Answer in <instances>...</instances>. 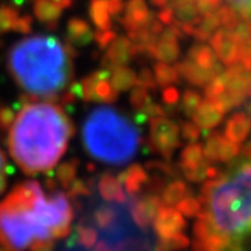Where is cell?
Returning <instances> with one entry per match:
<instances>
[{
	"instance_id": "cell-50",
	"label": "cell",
	"mask_w": 251,
	"mask_h": 251,
	"mask_svg": "<svg viewBox=\"0 0 251 251\" xmlns=\"http://www.w3.org/2000/svg\"><path fill=\"white\" fill-rule=\"evenodd\" d=\"M69 90L72 91L73 95H74L75 98L82 99V85H81V82H78V81H72Z\"/></svg>"
},
{
	"instance_id": "cell-30",
	"label": "cell",
	"mask_w": 251,
	"mask_h": 251,
	"mask_svg": "<svg viewBox=\"0 0 251 251\" xmlns=\"http://www.w3.org/2000/svg\"><path fill=\"white\" fill-rule=\"evenodd\" d=\"M117 218V211L115 208L109 205L99 206L95 209L94 212V222H95V226L105 230V229H109L112 227L115 222H116Z\"/></svg>"
},
{
	"instance_id": "cell-36",
	"label": "cell",
	"mask_w": 251,
	"mask_h": 251,
	"mask_svg": "<svg viewBox=\"0 0 251 251\" xmlns=\"http://www.w3.org/2000/svg\"><path fill=\"white\" fill-rule=\"evenodd\" d=\"M162 102H163L162 109L165 112V116L173 113L175 109L177 108V103H179V91H177V88L166 87L162 92Z\"/></svg>"
},
{
	"instance_id": "cell-37",
	"label": "cell",
	"mask_w": 251,
	"mask_h": 251,
	"mask_svg": "<svg viewBox=\"0 0 251 251\" xmlns=\"http://www.w3.org/2000/svg\"><path fill=\"white\" fill-rule=\"evenodd\" d=\"M77 240L80 242L81 246L90 249V247H94L97 244V240H98V233L94 227L91 226H87V225H80L78 229H77Z\"/></svg>"
},
{
	"instance_id": "cell-41",
	"label": "cell",
	"mask_w": 251,
	"mask_h": 251,
	"mask_svg": "<svg viewBox=\"0 0 251 251\" xmlns=\"http://www.w3.org/2000/svg\"><path fill=\"white\" fill-rule=\"evenodd\" d=\"M180 133L184 140H187L190 143H196L201 134V130L198 128V126L194 122H184V123H181Z\"/></svg>"
},
{
	"instance_id": "cell-21",
	"label": "cell",
	"mask_w": 251,
	"mask_h": 251,
	"mask_svg": "<svg viewBox=\"0 0 251 251\" xmlns=\"http://www.w3.org/2000/svg\"><path fill=\"white\" fill-rule=\"evenodd\" d=\"M34 14L38 21L45 24L46 28L54 29L59 25L63 7L52 0H34Z\"/></svg>"
},
{
	"instance_id": "cell-9",
	"label": "cell",
	"mask_w": 251,
	"mask_h": 251,
	"mask_svg": "<svg viewBox=\"0 0 251 251\" xmlns=\"http://www.w3.org/2000/svg\"><path fill=\"white\" fill-rule=\"evenodd\" d=\"M211 44L214 48V53L219 62L227 66H233L240 60L242 44L229 28H219L214 35L211 36Z\"/></svg>"
},
{
	"instance_id": "cell-6",
	"label": "cell",
	"mask_w": 251,
	"mask_h": 251,
	"mask_svg": "<svg viewBox=\"0 0 251 251\" xmlns=\"http://www.w3.org/2000/svg\"><path fill=\"white\" fill-rule=\"evenodd\" d=\"M194 251H233L234 239L218 230L205 209L193 226Z\"/></svg>"
},
{
	"instance_id": "cell-56",
	"label": "cell",
	"mask_w": 251,
	"mask_h": 251,
	"mask_svg": "<svg viewBox=\"0 0 251 251\" xmlns=\"http://www.w3.org/2000/svg\"><path fill=\"white\" fill-rule=\"evenodd\" d=\"M0 251H11L9 249H6V247H3V246H0Z\"/></svg>"
},
{
	"instance_id": "cell-58",
	"label": "cell",
	"mask_w": 251,
	"mask_h": 251,
	"mask_svg": "<svg viewBox=\"0 0 251 251\" xmlns=\"http://www.w3.org/2000/svg\"><path fill=\"white\" fill-rule=\"evenodd\" d=\"M161 251H162V250H161Z\"/></svg>"
},
{
	"instance_id": "cell-12",
	"label": "cell",
	"mask_w": 251,
	"mask_h": 251,
	"mask_svg": "<svg viewBox=\"0 0 251 251\" xmlns=\"http://www.w3.org/2000/svg\"><path fill=\"white\" fill-rule=\"evenodd\" d=\"M135 56V49L127 36H116L108 46L106 53L102 60V67L113 70L131 62Z\"/></svg>"
},
{
	"instance_id": "cell-47",
	"label": "cell",
	"mask_w": 251,
	"mask_h": 251,
	"mask_svg": "<svg viewBox=\"0 0 251 251\" xmlns=\"http://www.w3.org/2000/svg\"><path fill=\"white\" fill-rule=\"evenodd\" d=\"M158 20L161 21L162 24H166V25H172L173 23H175V11L172 7H163V9L159 11V14H158Z\"/></svg>"
},
{
	"instance_id": "cell-14",
	"label": "cell",
	"mask_w": 251,
	"mask_h": 251,
	"mask_svg": "<svg viewBox=\"0 0 251 251\" xmlns=\"http://www.w3.org/2000/svg\"><path fill=\"white\" fill-rule=\"evenodd\" d=\"M152 17L153 13L148 10L145 0H128L126 4V16L120 18V23L130 32L147 27Z\"/></svg>"
},
{
	"instance_id": "cell-44",
	"label": "cell",
	"mask_w": 251,
	"mask_h": 251,
	"mask_svg": "<svg viewBox=\"0 0 251 251\" xmlns=\"http://www.w3.org/2000/svg\"><path fill=\"white\" fill-rule=\"evenodd\" d=\"M197 6L198 13L201 14H211L215 13L221 7V0H194Z\"/></svg>"
},
{
	"instance_id": "cell-28",
	"label": "cell",
	"mask_w": 251,
	"mask_h": 251,
	"mask_svg": "<svg viewBox=\"0 0 251 251\" xmlns=\"http://www.w3.org/2000/svg\"><path fill=\"white\" fill-rule=\"evenodd\" d=\"M78 165H80L78 159H70V161L63 162L62 165H59V168L56 171V177L63 188L67 190L72 186L73 181L77 179Z\"/></svg>"
},
{
	"instance_id": "cell-15",
	"label": "cell",
	"mask_w": 251,
	"mask_h": 251,
	"mask_svg": "<svg viewBox=\"0 0 251 251\" xmlns=\"http://www.w3.org/2000/svg\"><path fill=\"white\" fill-rule=\"evenodd\" d=\"M226 81V91L242 95L244 98L251 95V70L242 63L233 64L227 72H224Z\"/></svg>"
},
{
	"instance_id": "cell-13",
	"label": "cell",
	"mask_w": 251,
	"mask_h": 251,
	"mask_svg": "<svg viewBox=\"0 0 251 251\" xmlns=\"http://www.w3.org/2000/svg\"><path fill=\"white\" fill-rule=\"evenodd\" d=\"M155 232L159 239H168L186 229V219L173 206H162L155 218Z\"/></svg>"
},
{
	"instance_id": "cell-57",
	"label": "cell",
	"mask_w": 251,
	"mask_h": 251,
	"mask_svg": "<svg viewBox=\"0 0 251 251\" xmlns=\"http://www.w3.org/2000/svg\"><path fill=\"white\" fill-rule=\"evenodd\" d=\"M247 234H251V230H250V232H249V233H247ZM244 236H246V234H244Z\"/></svg>"
},
{
	"instance_id": "cell-32",
	"label": "cell",
	"mask_w": 251,
	"mask_h": 251,
	"mask_svg": "<svg viewBox=\"0 0 251 251\" xmlns=\"http://www.w3.org/2000/svg\"><path fill=\"white\" fill-rule=\"evenodd\" d=\"M97 102L102 103H113L119 98V91L113 88V85L108 80H99L95 88Z\"/></svg>"
},
{
	"instance_id": "cell-46",
	"label": "cell",
	"mask_w": 251,
	"mask_h": 251,
	"mask_svg": "<svg viewBox=\"0 0 251 251\" xmlns=\"http://www.w3.org/2000/svg\"><path fill=\"white\" fill-rule=\"evenodd\" d=\"M7 158L3 153V151L0 150V194L6 190L7 186Z\"/></svg>"
},
{
	"instance_id": "cell-39",
	"label": "cell",
	"mask_w": 251,
	"mask_h": 251,
	"mask_svg": "<svg viewBox=\"0 0 251 251\" xmlns=\"http://www.w3.org/2000/svg\"><path fill=\"white\" fill-rule=\"evenodd\" d=\"M14 119H16V110L10 108L9 105L0 102V130L7 131L13 125Z\"/></svg>"
},
{
	"instance_id": "cell-33",
	"label": "cell",
	"mask_w": 251,
	"mask_h": 251,
	"mask_svg": "<svg viewBox=\"0 0 251 251\" xmlns=\"http://www.w3.org/2000/svg\"><path fill=\"white\" fill-rule=\"evenodd\" d=\"M201 102H202V98L200 92L194 90L184 91L183 98H181V112L187 117H193L198 106L201 105Z\"/></svg>"
},
{
	"instance_id": "cell-19",
	"label": "cell",
	"mask_w": 251,
	"mask_h": 251,
	"mask_svg": "<svg viewBox=\"0 0 251 251\" xmlns=\"http://www.w3.org/2000/svg\"><path fill=\"white\" fill-rule=\"evenodd\" d=\"M187 59L198 66L200 69L211 73L212 75H216L222 73V66L218 63V57L214 53V50L206 45H196L188 50Z\"/></svg>"
},
{
	"instance_id": "cell-52",
	"label": "cell",
	"mask_w": 251,
	"mask_h": 251,
	"mask_svg": "<svg viewBox=\"0 0 251 251\" xmlns=\"http://www.w3.org/2000/svg\"><path fill=\"white\" fill-rule=\"evenodd\" d=\"M52 1H54L56 4H59V6L63 7V9H69V7H72L73 3H74V0H52Z\"/></svg>"
},
{
	"instance_id": "cell-54",
	"label": "cell",
	"mask_w": 251,
	"mask_h": 251,
	"mask_svg": "<svg viewBox=\"0 0 251 251\" xmlns=\"http://www.w3.org/2000/svg\"><path fill=\"white\" fill-rule=\"evenodd\" d=\"M150 1H151L152 6H155V7H161V9L166 7L168 3H169V0H150Z\"/></svg>"
},
{
	"instance_id": "cell-18",
	"label": "cell",
	"mask_w": 251,
	"mask_h": 251,
	"mask_svg": "<svg viewBox=\"0 0 251 251\" xmlns=\"http://www.w3.org/2000/svg\"><path fill=\"white\" fill-rule=\"evenodd\" d=\"M251 131V116L246 112H237L229 117L225 126V137L236 144L247 140Z\"/></svg>"
},
{
	"instance_id": "cell-34",
	"label": "cell",
	"mask_w": 251,
	"mask_h": 251,
	"mask_svg": "<svg viewBox=\"0 0 251 251\" xmlns=\"http://www.w3.org/2000/svg\"><path fill=\"white\" fill-rule=\"evenodd\" d=\"M152 102V99L148 94V90H145L144 87L137 85L134 90L131 91V95H130V105L133 106L135 112H141L144 109L147 108L150 103Z\"/></svg>"
},
{
	"instance_id": "cell-49",
	"label": "cell",
	"mask_w": 251,
	"mask_h": 251,
	"mask_svg": "<svg viewBox=\"0 0 251 251\" xmlns=\"http://www.w3.org/2000/svg\"><path fill=\"white\" fill-rule=\"evenodd\" d=\"M54 244L52 240H39L31 243L29 251H53Z\"/></svg>"
},
{
	"instance_id": "cell-51",
	"label": "cell",
	"mask_w": 251,
	"mask_h": 251,
	"mask_svg": "<svg viewBox=\"0 0 251 251\" xmlns=\"http://www.w3.org/2000/svg\"><path fill=\"white\" fill-rule=\"evenodd\" d=\"M240 156H242V161L251 162V141L240 148Z\"/></svg>"
},
{
	"instance_id": "cell-45",
	"label": "cell",
	"mask_w": 251,
	"mask_h": 251,
	"mask_svg": "<svg viewBox=\"0 0 251 251\" xmlns=\"http://www.w3.org/2000/svg\"><path fill=\"white\" fill-rule=\"evenodd\" d=\"M31 31H32V17L29 14H25L23 17H18L16 27H14V32L29 34Z\"/></svg>"
},
{
	"instance_id": "cell-1",
	"label": "cell",
	"mask_w": 251,
	"mask_h": 251,
	"mask_svg": "<svg viewBox=\"0 0 251 251\" xmlns=\"http://www.w3.org/2000/svg\"><path fill=\"white\" fill-rule=\"evenodd\" d=\"M73 208L64 193L46 197L35 180L17 184L0 202V246L24 251L31 243L59 240L72 230Z\"/></svg>"
},
{
	"instance_id": "cell-3",
	"label": "cell",
	"mask_w": 251,
	"mask_h": 251,
	"mask_svg": "<svg viewBox=\"0 0 251 251\" xmlns=\"http://www.w3.org/2000/svg\"><path fill=\"white\" fill-rule=\"evenodd\" d=\"M75 46L53 35L18 41L7 53V70L20 88L35 100L59 102L74 77Z\"/></svg>"
},
{
	"instance_id": "cell-40",
	"label": "cell",
	"mask_w": 251,
	"mask_h": 251,
	"mask_svg": "<svg viewBox=\"0 0 251 251\" xmlns=\"http://www.w3.org/2000/svg\"><path fill=\"white\" fill-rule=\"evenodd\" d=\"M117 36V34L112 29H98L94 35V41L100 50H106L108 46L112 44V41Z\"/></svg>"
},
{
	"instance_id": "cell-17",
	"label": "cell",
	"mask_w": 251,
	"mask_h": 251,
	"mask_svg": "<svg viewBox=\"0 0 251 251\" xmlns=\"http://www.w3.org/2000/svg\"><path fill=\"white\" fill-rule=\"evenodd\" d=\"M117 179L120 180L122 186H125L126 193L128 196L140 194L150 181L147 171L138 163H133L131 166H128L123 173L117 176Z\"/></svg>"
},
{
	"instance_id": "cell-23",
	"label": "cell",
	"mask_w": 251,
	"mask_h": 251,
	"mask_svg": "<svg viewBox=\"0 0 251 251\" xmlns=\"http://www.w3.org/2000/svg\"><path fill=\"white\" fill-rule=\"evenodd\" d=\"M176 67H177V72H179L180 75H183V77H184L190 84H193V85H198V87H201V85L206 84L208 81L214 77L211 73H208L205 72V70H202V69H200L198 66H196V64L191 62L190 59H187V57H186V59H184L181 63H179Z\"/></svg>"
},
{
	"instance_id": "cell-2",
	"label": "cell",
	"mask_w": 251,
	"mask_h": 251,
	"mask_svg": "<svg viewBox=\"0 0 251 251\" xmlns=\"http://www.w3.org/2000/svg\"><path fill=\"white\" fill-rule=\"evenodd\" d=\"M73 135L74 125L57 102L29 100L9 128L7 147L24 173H45L60 161Z\"/></svg>"
},
{
	"instance_id": "cell-27",
	"label": "cell",
	"mask_w": 251,
	"mask_h": 251,
	"mask_svg": "<svg viewBox=\"0 0 251 251\" xmlns=\"http://www.w3.org/2000/svg\"><path fill=\"white\" fill-rule=\"evenodd\" d=\"M153 75L155 81L161 87H169L171 84H175L179 81V72L177 67L169 66L168 63H156L153 66Z\"/></svg>"
},
{
	"instance_id": "cell-25",
	"label": "cell",
	"mask_w": 251,
	"mask_h": 251,
	"mask_svg": "<svg viewBox=\"0 0 251 251\" xmlns=\"http://www.w3.org/2000/svg\"><path fill=\"white\" fill-rule=\"evenodd\" d=\"M90 17L98 29L112 28V20H110L106 0H91Z\"/></svg>"
},
{
	"instance_id": "cell-5",
	"label": "cell",
	"mask_w": 251,
	"mask_h": 251,
	"mask_svg": "<svg viewBox=\"0 0 251 251\" xmlns=\"http://www.w3.org/2000/svg\"><path fill=\"white\" fill-rule=\"evenodd\" d=\"M218 230L233 239L251 230V162L234 165L232 175L216 181L211 193L201 200Z\"/></svg>"
},
{
	"instance_id": "cell-26",
	"label": "cell",
	"mask_w": 251,
	"mask_h": 251,
	"mask_svg": "<svg viewBox=\"0 0 251 251\" xmlns=\"http://www.w3.org/2000/svg\"><path fill=\"white\" fill-rule=\"evenodd\" d=\"M110 84L116 91H128L137 84V75H135L134 70H131L126 66L116 67L112 70Z\"/></svg>"
},
{
	"instance_id": "cell-48",
	"label": "cell",
	"mask_w": 251,
	"mask_h": 251,
	"mask_svg": "<svg viewBox=\"0 0 251 251\" xmlns=\"http://www.w3.org/2000/svg\"><path fill=\"white\" fill-rule=\"evenodd\" d=\"M108 10H109L110 17L119 18L120 17V14L123 13V10H125V4H123V1H122V0H109Z\"/></svg>"
},
{
	"instance_id": "cell-29",
	"label": "cell",
	"mask_w": 251,
	"mask_h": 251,
	"mask_svg": "<svg viewBox=\"0 0 251 251\" xmlns=\"http://www.w3.org/2000/svg\"><path fill=\"white\" fill-rule=\"evenodd\" d=\"M18 10L13 4H1L0 6V35L14 31L16 23L18 20Z\"/></svg>"
},
{
	"instance_id": "cell-10",
	"label": "cell",
	"mask_w": 251,
	"mask_h": 251,
	"mask_svg": "<svg viewBox=\"0 0 251 251\" xmlns=\"http://www.w3.org/2000/svg\"><path fill=\"white\" fill-rule=\"evenodd\" d=\"M204 156L208 162H230L240 153V145L230 141L221 133H211L206 138Z\"/></svg>"
},
{
	"instance_id": "cell-24",
	"label": "cell",
	"mask_w": 251,
	"mask_h": 251,
	"mask_svg": "<svg viewBox=\"0 0 251 251\" xmlns=\"http://www.w3.org/2000/svg\"><path fill=\"white\" fill-rule=\"evenodd\" d=\"M190 196V188L183 180H173L162 190L161 200L165 206H175L180 200Z\"/></svg>"
},
{
	"instance_id": "cell-20",
	"label": "cell",
	"mask_w": 251,
	"mask_h": 251,
	"mask_svg": "<svg viewBox=\"0 0 251 251\" xmlns=\"http://www.w3.org/2000/svg\"><path fill=\"white\" fill-rule=\"evenodd\" d=\"M98 191L100 197L109 202H119L125 204L127 202V196L120 180L117 176L112 173H103L98 180Z\"/></svg>"
},
{
	"instance_id": "cell-22",
	"label": "cell",
	"mask_w": 251,
	"mask_h": 251,
	"mask_svg": "<svg viewBox=\"0 0 251 251\" xmlns=\"http://www.w3.org/2000/svg\"><path fill=\"white\" fill-rule=\"evenodd\" d=\"M95 32H92L90 24L82 18L73 17L67 23V42L73 46H87L94 41Z\"/></svg>"
},
{
	"instance_id": "cell-7",
	"label": "cell",
	"mask_w": 251,
	"mask_h": 251,
	"mask_svg": "<svg viewBox=\"0 0 251 251\" xmlns=\"http://www.w3.org/2000/svg\"><path fill=\"white\" fill-rule=\"evenodd\" d=\"M180 145V128L166 116L153 117L150 120V147L161 153L165 159H171Z\"/></svg>"
},
{
	"instance_id": "cell-55",
	"label": "cell",
	"mask_w": 251,
	"mask_h": 251,
	"mask_svg": "<svg viewBox=\"0 0 251 251\" xmlns=\"http://www.w3.org/2000/svg\"><path fill=\"white\" fill-rule=\"evenodd\" d=\"M25 1H27V0H11L13 6H18V7L24 6V4H25Z\"/></svg>"
},
{
	"instance_id": "cell-53",
	"label": "cell",
	"mask_w": 251,
	"mask_h": 251,
	"mask_svg": "<svg viewBox=\"0 0 251 251\" xmlns=\"http://www.w3.org/2000/svg\"><path fill=\"white\" fill-rule=\"evenodd\" d=\"M243 108H244V112L251 116V95L250 97H247V99L243 100Z\"/></svg>"
},
{
	"instance_id": "cell-38",
	"label": "cell",
	"mask_w": 251,
	"mask_h": 251,
	"mask_svg": "<svg viewBox=\"0 0 251 251\" xmlns=\"http://www.w3.org/2000/svg\"><path fill=\"white\" fill-rule=\"evenodd\" d=\"M98 75L97 73H92L91 75H87L82 78L81 85H82V99L87 102H97V95H95V88L98 84Z\"/></svg>"
},
{
	"instance_id": "cell-8",
	"label": "cell",
	"mask_w": 251,
	"mask_h": 251,
	"mask_svg": "<svg viewBox=\"0 0 251 251\" xmlns=\"http://www.w3.org/2000/svg\"><path fill=\"white\" fill-rule=\"evenodd\" d=\"M179 166L188 181L200 183L208 179L211 165L204 161V148L198 143H190L180 153Z\"/></svg>"
},
{
	"instance_id": "cell-31",
	"label": "cell",
	"mask_w": 251,
	"mask_h": 251,
	"mask_svg": "<svg viewBox=\"0 0 251 251\" xmlns=\"http://www.w3.org/2000/svg\"><path fill=\"white\" fill-rule=\"evenodd\" d=\"M176 209L186 218H197L204 211V205L200 198L187 196L176 204Z\"/></svg>"
},
{
	"instance_id": "cell-16",
	"label": "cell",
	"mask_w": 251,
	"mask_h": 251,
	"mask_svg": "<svg viewBox=\"0 0 251 251\" xmlns=\"http://www.w3.org/2000/svg\"><path fill=\"white\" fill-rule=\"evenodd\" d=\"M224 110L216 105L215 102L208 100L201 102L196 113L193 115L194 123L198 126L200 130L209 131L219 126V123L224 120Z\"/></svg>"
},
{
	"instance_id": "cell-42",
	"label": "cell",
	"mask_w": 251,
	"mask_h": 251,
	"mask_svg": "<svg viewBox=\"0 0 251 251\" xmlns=\"http://www.w3.org/2000/svg\"><path fill=\"white\" fill-rule=\"evenodd\" d=\"M137 84L140 87H144L145 90H155L156 88V81H155V77H153V73L147 67L141 69L140 75L137 78Z\"/></svg>"
},
{
	"instance_id": "cell-35",
	"label": "cell",
	"mask_w": 251,
	"mask_h": 251,
	"mask_svg": "<svg viewBox=\"0 0 251 251\" xmlns=\"http://www.w3.org/2000/svg\"><path fill=\"white\" fill-rule=\"evenodd\" d=\"M190 246V239L186 234L179 233L168 237V239H159V247L162 251H175L183 250Z\"/></svg>"
},
{
	"instance_id": "cell-4",
	"label": "cell",
	"mask_w": 251,
	"mask_h": 251,
	"mask_svg": "<svg viewBox=\"0 0 251 251\" xmlns=\"http://www.w3.org/2000/svg\"><path fill=\"white\" fill-rule=\"evenodd\" d=\"M82 144L92 159L123 165L138 152L141 133L122 110L98 106L91 110L82 123Z\"/></svg>"
},
{
	"instance_id": "cell-43",
	"label": "cell",
	"mask_w": 251,
	"mask_h": 251,
	"mask_svg": "<svg viewBox=\"0 0 251 251\" xmlns=\"http://www.w3.org/2000/svg\"><path fill=\"white\" fill-rule=\"evenodd\" d=\"M90 186L84 180L75 179L72 183V186L67 188V194L70 197H80V196H90Z\"/></svg>"
},
{
	"instance_id": "cell-11",
	"label": "cell",
	"mask_w": 251,
	"mask_h": 251,
	"mask_svg": "<svg viewBox=\"0 0 251 251\" xmlns=\"http://www.w3.org/2000/svg\"><path fill=\"white\" fill-rule=\"evenodd\" d=\"M162 206L163 204L161 196H156L155 193H148L141 198L135 200L130 209V215L133 218V222L140 229H148L155 221Z\"/></svg>"
}]
</instances>
